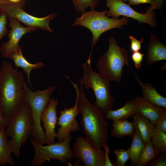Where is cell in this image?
<instances>
[{
  "label": "cell",
  "instance_id": "cell-1",
  "mask_svg": "<svg viewBox=\"0 0 166 166\" xmlns=\"http://www.w3.org/2000/svg\"><path fill=\"white\" fill-rule=\"evenodd\" d=\"M69 79L76 91L83 131L92 145L96 149H101L109 141V123L99 108L89 100L82 85L80 84V88L77 84Z\"/></svg>",
  "mask_w": 166,
  "mask_h": 166
},
{
  "label": "cell",
  "instance_id": "cell-2",
  "mask_svg": "<svg viewBox=\"0 0 166 166\" xmlns=\"http://www.w3.org/2000/svg\"><path fill=\"white\" fill-rule=\"evenodd\" d=\"M23 75L9 61H3L0 68V104L3 117L8 122L25 102Z\"/></svg>",
  "mask_w": 166,
  "mask_h": 166
},
{
  "label": "cell",
  "instance_id": "cell-3",
  "mask_svg": "<svg viewBox=\"0 0 166 166\" xmlns=\"http://www.w3.org/2000/svg\"><path fill=\"white\" fill-rule=\"evenodd\" d=\"M108 11H102L91 10L81 13V16L76 18L72 26H81L89 29L92 34V45L89 56L86 62L91 65V56L94 46L98 41L100 36L109 30L116 28L122 29L128 22V18L123 16L121 18H110L106 15Z\"/></svg>",
  "mask_w": 166,
  "mask_h": 166
},
{
  "label": "cell",
  "instance_id": "cell-4",
  "mask_svg": "<svg viewBox=\"0 0 166 166\" xmlns=\"http://www.w3.org/2000/svg\"><path fill=\"white\" fill-rule=\"evenodd\" d=\"M25 91V101L31 108L32 119L30 135L33 139L42 145L46 144L45 132L41 125V117L49 104L51 95L56 89L54 85L50 86L43 90H31L24 81L22 85Z\"/></svg>",
  "mask_w": 166,
  "mask_h": 166
},
{
  "label": "cell",
  "instance_id": "cell-5",
  "mask_svg": "<svg viewBox=\"0 0 166 166\" xmlns=\"http://www.w3.org/2000/svg\"><path fill=\"white\" fill-rule=\"evenodd\" d=\"M109 46L106 52L98 60L97 63L99 74L109 82H120L124 65L130 68L127 50L120 47L113 36L109 38Z\"/></svg>",
  "mask_w": 166,
  "mask_h": 166
},
{
  "label": "cell",
  "instance_id": "cell-6",
  "mask_svg": "<svg viewBox=\"0 0 166 166\" xmlns=\"http://www.w3.org/2000/svg\"><path fill=\"white\" fill-rule=\"evenodd\" d=\"M31 113L30 105L25 102L4 128L6 136L11 139L9 143L12 153L17 158L21 147L30 135L33 122Z\"/></svg>",
  "mask_w": 166,
  "mask_h": 166
},
{
  "label": "cell",
  "instance_id": "cell-7",
  "mask_svg": "<svg viewBox=\"0 0 166 166\" xmlns=\"http://www.w3.org/2000/svg\"><path fill=\"white\" fill-rule=\"evenodd\" d=\"M81 66L83 76L78 79V82L82 85L84 89H93L96 99L94 104L102 113L105 114L112 109L114 101L110 92V82L93 70L91 65L85 62Z\"/></svg>",
  "mask_w": 166,
  "mask_h": 166
},
{
  "label": "cell",
  "instance_id": "cell-8",
  "mask_svg": "<svg viewBox=\"0 0 166 166\" xmlns=\"http://www.w3.org/2000/svg\"><path fill=\"white\" fill-rule=\"evenodd\" d=\"M71 134V132L61 142L45 146L30 138V142L35 151L34 157L31 161V164L34 166H40L51 159L64 162L72 160L75 157L70 146Z\"/></svg>",
  "mask_w": 166,
  "mask_h": 166
},
{
  "label": "cell",
  "instance_id": "cell-9",
  "mask_svg": "<svg viewBox=\"0 0 166 166\" xmlns=\"http://www.w3.org/2000/svg\"><path fill=\"white\" fill-rule=\"evenodd\" d=\"M26 5L24 0L14 3L9 2L7 4H0V11L4 12L8 19L12 18L17 19L27 26L35 27L53 32L49 25V22L56 17L57 14L52 13L43 18L34 17L27 13L24 10Z\"/></svg>",
  "mask_w": 166,
  "mask_h": 166
},
{
  "label": "cell",
  "instance_id": "cell-10",
  "mask_svg": "<svg viewBox=\"0 0 166 166\" xmlns=\"http://www.w3.org/2000/svg\"><path fill=\"white\" fill-rule=\"evenodd\" d=\"M106 1V5L109 8L106 14L108 17L111 16L113 18H119L120 16H123L130 17L137 20L140 24H147L153 28L157 25L156 15L153 10H146V13L142 14L135 10L129 4L120 0Z\"/></svg>",
  "mask_w": 166,
  "mask_h": 166
},
{
  "label": "cell",
  "instance_id": "cell-11",
  "mask_svg": "<svg viewBox=\"0 0 166 166\" xmlns=\"http://www.w3.org/2000/svg\"><path fill=\"white\" fill-rule=\"evenodd\" d=\"M73 149L75 157L80 159L85 166H104L105 151L94 148L86 137H77Z\"/></svg>",
  "mask_w": 166,
  "mask_h": 166
},
{
  "label": "cell",
  "instance_id": "cell-12",
  "mask_svg": "<svg viewBox=\"0 0 166 166\" xmlns=\"http://www.w3.org/2000/svg\"><path fill=\"white\" fill-rule=\"evenodd\" d=\"M9 26L11 30L8 34L9 40L3 43L0 47V52L3 57L6 58L10 54L21 49L19 42L22 37L25 34L37 30L38 28L22 26L15 18L10 20Z\"/></svg>",
  "mask_w": 166,
  "mask_h": 166
},
{
  "label": "cell",
  "instance_id": "cell-13",
  "mask_svg": "<svg viewBox=\"0 0 166 166\" xmlns=\"http://www.w3.org/2000/svg\"><path fill=\"white\" fill-rule=\"evenodd\" d=\"M60 115L57 118V124L60 127L56 133V137L58 142L64 140L72 132L79 130L80 127L76 117L80 113L77 105V99L76 98L75 105L73 107L67 108L65 106L64 109L60 111Z\"/></svg>",
  "mask_w": 166,
  "mask_h": 166
},
{
  "label": "cell",
  "instance_id": "cell-14",
  "mask_svg": "<svg viewBox=\"0 0 166 166\" xmlns=\"http://www.w3.org/2000/svg\"><path fill=\"white\" fill-rule=\"evenodd\" d=\"M59 102L54 96L51 97L47 107L44 111L41 117L42 121L45 129V134L47 144L54 143L56 133L55 129L57 124V106Z\"/></svg>",
  "mask_w": 166,
  "mask_h": 166
},
{
  "label": "cell",
  "instance_id": "cell-15",
  "mask_svg": "<svg viewBox=\"0 0 166 166\" xmlns=\"http://www.w3.org/2000/svg\"><path fill=\"white\" fill-rule=\"evenodd\" d=\"M146 59L149 66L155 62L166 60V45L152 33L148 41Z\"/></svg>",
  "mask_w": 166,
  "mask_h": 166
},
{
  "label": "cell",
  "instance_id": "cell-16",
  "mask_svg": "<svg viewBox=\"0 0 166 166\" xmlns=\"http://www.w3.org/2000/svg\"><path fill=\"white\" fill-rule=\"evenodd\" d=\"M134 101L137 112L148 118L154 125L156 124L160 114L166 109L148 102L141 96H136Z\"/></svg>",
  "mask_w": 166,
  "mask_h": 166
},
{
  "label": "cell",
  "instance_id": "cell-17",
  "mask_svg": "<svg viewBox=\"0 0 166 166\" xmlns=\"http://www.w3.org/2000/svg\"><path fill=\"white\" fill-rule=\"evenodd\" d=\"M142 91V97L157 106L166 108V98L161 95L151 84L140 81L133 72Z\"/></svg>",
  "mask_w": 166,
  "mask_h": 166
},
{
  "label": "cell",
  "instance_id": "cell-18",
  "mask_svg": "<svg viewBox=\"0 0 166 166\" xmlns=\"http://www.w3.org/2000/svg\"><path fill=\"white\" fill-rule=\"evenodd\" d=\"M6 58L12 59L17 68H22L23 71L26 74L27 82L30 86L33 88L30 79V72L33 69H39L43 67L44 65V63L42 62L35 64L30 63L23 56L21 49L9 54Z\"/></svg>",
  "mask_w": 166,
  "mask_h": 166
},
{
  "label": "cell",
  "instance_id": "cell-19",
  "mask_svg": "<svg viewBox=\"0 0 166 166\" xmlns=\"http://www.w3.org/2000/svg\"><path fill=\"white\" fill-rule=\"evenodd\" d=\"M137 112L136 106L134 99L130 100L120 108L115 110H110L105 116L109 120L128 119L133 117Z\"/></svg>",
  "mask_w": 166,
  "mask_h": 166
},
{
  "label": "cell",
  "instance_id": "cell-20",
  "mask_svg": "<svg viewBox=\"0 0 166 166\" xmlns=\"http://www.w3.org/2000/svg\"><path fill=\"white\" fill-rule=\"evenodd\" d=\"M133 123L135 128H137L144 143L151 140L153 132L155 125L149 120L138 112L133 117Z\"/></svg>",
  "mask_w": 166,
  "mask_h": 166
},
{
  "label": "cell",
  "instance_id": "cell-21",
  "mask_svg": "<svg viewBox=\"0 0 166 166\" xmlns=\"http://www.w3.org/2000/svg\"><path fill=\"white\" fill-rule=\"evenodd\" d=\"M112 126L111 135L117 138L125 136L132 137L136 131L133 123L129 122L128 119L113 120Z\"/></svg>",
  "mask_w": 166,
  "mask_h": 166
},
{
  "label": "cell",
  "instance_id": "cell-22",
  "mask_svg": "<svg viewBox=\"0 0 166 166\" xmlns=\"http://www.w3.org/2000/svg\"><path fill=\"white\" fill-rule=\"evenodd\" d=\"M12 149L5 133L4 128L0 130V165L8 164L12 166L14 162L11 156Z\"/></svg>",
  "mask_w": 166,
  "mask_h": 166
},
{
  "label": "cell",
  "instance_id": "cell-23",
  "mask_svg": "<svg viewBox=\"0 0 166 166\" xmlns=\"http://www.w3.org/2000/svg\"><path fill=\"white\" fill-rule=\"evenodd\" d=\"M132 138L131 145L127 149L130 157V166H137L138 159L142 149L144 146V143L137 128H136L135 132Z\"/></svg>",
  "mask_w": 166,
  "mask_h": 166
},
{
  "label": "cell",
  "instance_id": "cell-24",
  "mask_svg": "<svg viewBox=\"0 0 166 166\" xmlns=\"http://www.w3.org/2000/svg\"><path fill=\"white\" fill-rule=\"evenodd\" d=\"M160 155L159 153L152 143L151 140L144 143L137 162V166L146 165Z\"/></svg>",
  "mask_w": 166,
  "mask_h": 166
},
{
  "label": "cell",
  "instance_id": "cell-25",
  "mask_svg": "<svg viewBox=\"0 0 166 166\" xmlns=\"http://www.w3.org/2000/svg\"><path fill=\"white\" fill-rule=\"evenodd\" d=\"M151 141L160 155L166 152V133L155 125Z\"/></svg>",
  "mask_w": 166,
  "mask_h": 166
},
{
  "label": "cell",
  "instance_id": "cell-26",
  "mask_svg": "<svg viewBox=\"0 0 166 166\" xmlns=\"http://www.w3.org/2000/svg\"><path fill=\"white\" fill-rule=\"evenodd\" d=\"M75 10L81 13L89 7L91 10L96 7L99 3V0H72Z\"/></svg>",
  "mask_w": 166,
  "mask_h": 166
},
{
  "label": "cell",
  "instance_id": "cell-27",
  "mask_svg": "<svg viewBox=\"0 0 166 166\" xmlns=\"http://www.w3.org/2000/svg\"><path fill=\"white\" fill-rule=\"evenodd\" d=\"M116 158L113 162L114 166H125V164L130 157L128 150L124 149H116L114 151Z\"/></svg>",
  "mask_w": 166,
  "mask_h": 166
},
{
  "label": "cell",
  "instance_id": "cell-28",
  "mask_svg": "<svg viewBox=\"0 0 166 166\" xmlns=\"http://www.w3.org/2000/svg\"><path fill=\"white\" fill-rule=\"evenodd\" d=\"M7 18L5 13L0 11V40L1 38L8 33L6 26Z\"/></svg>",
  "mask_w": 166,
  "mask_h": 166
},
{
  "label": "cell",
  "instance_id": "cell-29",
  "mask_svg": "<svg viewBox=\"0 0 166 166\" xmlns=\"http://www.w3.org/2000/svg\"><path fill=\"white\" fill-rule=\"evenodd\" d=\"M147 166H166V152L160 154L155 160L147 164Z\"/></svg>",
  "mask_w": 166,
  "mask_h": 166
},
{
  "label": "cell",
  "instance_id": "cell-30",
  "mask_svg": "<svg viewBox=\"0 0 166 166\" xmlns=\"http://www.w3.org/2000/svg\"><path fill=\"white\" fill-rule=\"evenodd\" d=\"M129 38L131 41L130 49L132 53L138 51L141 49V44L144 40L143 37H142L140 40H137L131 35L129 36Z\"/></svg>",
  "mask_w": 166,
  "mask_h": 166
},
{
  "label": "cell",
  "instance_id": "cell-31",
  "mask_svg": "<svg viewBox=\"0 0 166 166\" xmlns=\"http://www.w3.org/2000/svg\"><path fill=\"white\" fill-rule=\"evenodd\" d=\"M144 54L139 51L133 52L131 55V58L134 63V66L136 69H138L141 67V63Z\"/></svg>",
  "mask_w": 166,
  "mask_h": 166
},
{
  "label": "cell",
  "instance_id": "cell-32",
  "mask_svg": "<svg viewBox=\"0 0 166 166\" xmlns=\"http://www.w3.org/2000/svg\"><path fill=\"white\" fill-rule=\"evenodd\" d=\"M155 125L166 133V109L160 114Z\"/></svg>",
  "mask_w": 166,
  "mask_h": 166
},
{
  "label": "cell",
  "instance_id": "cell-33",
  "mask_svg": "<svg viewBox=\"0 0 166 166\" xmlns=\"http://www.w3.org/2000/svg\"><path fill=\"white\" fill-rule=\"evenodd\" d=\"M165 1V0H154L150 6L148 7L146 10H154L160 9L162 7Z\"/></svg>",
  "mask_w": 166,
  "mask_h": 166
},
{
  "label": "cell",
  "instance_id": "cell-34",
  "mask_svg": "<svg viewBox=\"0 0 166 166\" xmlns=\"http://www.w3.org/2000/svg\"><path fill=\"white\" fill-rule=\"evenodd\" d=\"M103 147L105 152V161L104 166H114L112 162L110 161L109 157V153L110 151V148L108 144L104 145Z\"/></svg>",
  "mask_w": 166,
  "mask_h": 166
},
{
  "label": "cell",
  "instance_id": "cell-35",
  "mask_svg": "<svg viewBox=\"0 0 166 166\" xmlns=\"http://www.w3.org/2000/svg\"><path fill=\"white\" fill-rule=\"evenodd\" d=\"M129 5H136L143 3L152 4L154 0H128Z\"/></svg>",
  "mask_w": 166,
  "mask_h": 166
},
{
  "label": "cell",
  "instance_id": "cell-36",
  "mask_svg": "<svg viewBox=\"0 0 166 166\" xmlns=\"http://www.w3.org/2000/svg\"><path fill=\"white\" fill-rule=\"evenodd\" d=\"M8 123L3 117L0 104V130L3 128H5Z\"/></svg>",
  "mask_w": 166,
  "mask_h": 166
},
{
  "label": "cell",
  "instance_id": "cell-37",
  "mask_svg": "<svg viewBox=\"0 0 166 166\" xmlns=\"http://www.w3.org/2000/svg\"><path fill=\"white\" fill-rule=\"evenodd\" d=\"M9 2L7 0H0V4H7L9 3Z\"/></svg>",
  "mask_w": 166,
  "mask_h": 166
},
{
  "label": "cell",
  "instance_id": "cell-38",
  "mask_svg": "<svg viewBox=\"0 0 166 166\" xmlns=\"http://www.w3.org/2000/svg\"><path fill=\"white\" fill-rule=\"evenodd\" d=\"M8 1L14 3H17L20 2L21 0H7Z\"/></svg>",
  "mask_w": 166,
  "mask_h": 166
},
{
  "label": "cell",
  "instance_id": "cell-39",
  "mask_svg": "<svg viewBox=\"0 0 166 166\" xmlns=\"http://www.w3.org/2000/svg\"><path fill=\"white\" fill-rule=\"evenodd\" d=\"M120 0L122 1L123 2H124L128 1V0Z\"/></svg>",
  "mask_w": 166,
  "mask_h": 166
}]
</instances>
